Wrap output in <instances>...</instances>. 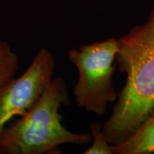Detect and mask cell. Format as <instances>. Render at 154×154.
<instances>
[{
  "label": "cell",
  "mask_w": 154,
  "mask_h": 154,
  "mask_svg": "<svg viewBox=\"0 0 154 154\" xmlns=\"http://www.w3.org/2000/svg\"><path fill=\"white\" fill-rule=\"evenodd\" d=\"M119 69L126 75L103 131L110 145L132 136L154 116V8L143 24L118 38Z\"/></svg>",
  "instance_id": "6da1fadb"
},
{
  "label": "cell",
  "mask_w": 154,
  "mask_h": 154,
  "mask_svg": "<svg viewBox=\"0 0 154 154\" xmlns=\"http://www.w3.org/2000/svg\"><path fill=\"white\" fill-rule=\"evenodd\" d=\"M69 103L65 81L56 77L27 112L0 134V154L60 153L63 144L88 145L91 134L73 133L62 124L61 106Z\"/></svg>",
  "instance_id": "7a4b0ae2"
},
{
  "label": "cell",
  "mask_w": 154,
  "mask_h": 154,
  "mask_svg": "<svg viewBox=\"0 0 154 154\" xmlns=\"http://www.w3.org/2000/svg\"><path fill=\"white\" fill-rule=\"evenodd\" d=\"M118 49V38H110L83 44L67 52L69 61L78 71V80L73 90L77 105L97 116L105 115L108 104L118 98L112 79Z\"/></svg>",
  "instance_id": "3957f363"
},
{
  "label": "cell",
  "mask_w": 154,
  "mask_h": 154,
  "mask_svg": "<svg viewBox=\"0 0 154 154\" xmlns=\"http://www.w3.org/2000/svg\"><path fill=\"white\" fill-rule=\"evenodd\" d=\"M56 61L47 48H41L26 70L0 87V134L16 116L33 106L53 79Z\"/></svg>",
  "instance_id": "277c9868"
},
{
  "label": "cell",
  "mask_w": 154,
  "mask_h": 154,
  "mask_svg": "<svg viewBox=\"0 0 154 154\" xmlns=\"http://www.w3.org/2000/svg\"><path fill=\"white\" fill-rule=\"evenodd\" d=\"M113 154L154 153V116L144 121L126 140L111 145Z\"/></svg>",
  "instance_id": "5b68a950"
},
{
  "label": "cell",
  "mask_w": 154,
  "mask_h": 154,
  "mask_svg": "<svg viewBox=\"0 0 154 154\" xmlns=\"http://www.w3.org/2000/svg\"><path fill=\"white\" fill-rule=\"evenodd\" d=\"M19 66L18 55L8 42L0 39V87L16 76Z\"/></svg>",
  "instance_id": "8992f818"
},
{
  "label": "cell",
  "mask_w": 154,
  "mask_h": 154,
  "mask_svg": "<svg viewBox=\"0 0 154 154\" xmlns=\"http://www.w3.org/2000/svg\"><path fill=\"white\" fill-rule=\"evenodd\" d=\"M91 140V146L86 150L85 154H113L111 145L109 144L103 131V124L96 121L90 125Z\"/></svg>",
  "instance_id": "52a82bcc"
}]
</instances>
